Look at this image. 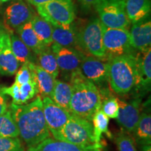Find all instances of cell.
<instances>
[{
    "label": "cell",
    "mask_w": 151,
    "mask_h": 151,
    "mask_svg": "<svg viewBox=\"0 0 151 151\" xmlns=\"http://www.w3.org/2000/svg\"><path fill=\"white\" fill-rule=\"evenodd\" d=\"M135 143L141 145L151 144V116L148 112H141L132 133Z\"/></svg>",
    "instance_id": "obj_20"
},
{
    "label": "cell",
    "mask_w": 151,
    "mask_h": 151,
    "mask_svg": "<svg viewBox=\"0 0 151 151\" xmlns=\"http://www.w3.org/2000/svg\"><path fill=\"white\" fill-rule=\"evenodd\" d=\"M11 46L12 51L19 63L24 64L26 62H35V58L32 55L31 50L21 41L18 36L10 35Z\"/></svg>",
    "instance_id": "obj_25"
},
{
    "label": "cell",
    "mask_w": 151,
    "mask_h": 151,
    "mask_svg": "<svg viewBox=\"0 0 151 151\" xmlns=\"http://www.w3.org/2000/svg\"><path fill=\"white\" fill-rule=\"evenodd\" d=\"M32 65V62H26L22 64V67L16 72V79H15L16 83L18 86H21L22 84L27 83L29 81L35 80V76Z\"/></svg>",
    "instance_id": "obj_30"
},
{
    "label": "cell",
    "mask_w": 151,
    "mask_h": 151,
    "mask_svg": "<svg viewBox=\"0 0 151 151\" xmlns=\"http://www.w3.org/2000/svg\"><path fill=\"white\" fill-rule=\"evenodd\" d=\"M52 37L54 43L62 47L78 50V48L80 47L78 41V30L76 29L73 24L68 28L55 27V26H52Z\"/></svg>",
    "instance_id": "obj_19"
},
{
    "label": "cell",
    "mask_w": 151,
    "mask_h": 151,
    "mask_svg": "<svg viewBox=\"0 0 151 151\" xmlns=\"http://www.w3.org/2000/svg\"><path fill=\"white\" fill-rule=\"evenodd\" d=\"M32 68L41 97H48L52 99L55 78L43 70L37 64L33 63Z\"/></svg>",
    "instance_id": "obj_22"
},
{
    "label": "cell",
    "mask_w": 151,
    "mask_h": 151,
    "mask_svg": "<svg viewBox=\"0 0 151 151\" xmlns=\"http://www.w3.org/2000/svg\"><path fill=\"white\" fill-rule=\"evenodd\" d=\"M72 96V86L70 83L56 80L52 99L58 106L70 113V102Z\"/></svg>",
    "instance_id": "obj_23"
},
{
    "label": "cell",
    "mask_w": 151,
    "mask_h": 151,
    "mask_svg": "<svg viewBox=\"0 0 151 151\" xmlns=\"http://www.w3.org/2000/svg\"><path fill=\"white\" fill-rule=\"evenodd\" d=\"M42 98L43 110L47 127L52 138L58 139L71 113L58 106L51 98Z\"/></svg>",
    "instance_id": "obj_9"
},
{
    "label": "cell",
    "mask_w": 151,
    "mask_h": 151,
    "mask_svg": "<svg viewBox=\"0 0 151 151\" xmlns=\"http://www.w3.org/2000/svg\"><path fill=\"white\" fill-rule=\"evenodd\" d=\"M19 35V38L24 44L29 48L31 51L35 52L36 55L39 54L42 50L48 46H45L39 40L37 35L34 31L31 21L26 22L16 29Z\"/></svg>",
    "instance_id": "obj_21"
},
{
    "label": "cell",
    "mask_w": 151,
    "mask_h": 151,
    "mask_svg": "<svg viewBox=\"0 0 151 151\" xmlns=\"http://www.w3.org/2000/svg\"><path fill=\"white\" fill-rule=\"evenodd\" d=\"M126 14L130 23L134 24L146 18L151 10L150 0H124Z\"/></svg>",
    "instance_id": "obj_18"
},
{
    "label": "cell",
    "mask_w": 151,
    "mask_h": 151,
    "mask_svg": "<svg viewBox=\"0 0 151 151\" xmlns=\"http://www.w3.org/2000/svg\"><path fill=\"white\" fill-rule=\"evenodd\" d=\"M1 0H0V4H1Z\"/></svg>",
    "instance_id": "obj_39"
},
{
    "label": "cell",
    "mask_w": 151,
    "mask_h": 151,
    "mask_svg": "<svg viewBox=\"0 0 151 151\" xmlns=\"http://www.w3.org/2000/svg\"><path fill=\"white\" fill-rule=\"evenodd\" d=\"M78 41L81 49L90 55L108 60L103 45V24L98 18L92 19L78 31Z\"/></svg>",
    "instance_id": "obj_6"
},
{
    "label": "cell",
    "mask_w": 151,
    "mask_h": 151,
    "mask_svg": "<svg viewBox=\"0 0 151 151\" xmlns=\"http://www.w3.org/2000/svg\"><path fill=\"white\" fill-rule=\"evenodd\" d=\"M103 45L106 58L132 54L130 33L127 29L109 28L103 25Z\"/></svg>",
    "instance_id": "obj_8"
},
{
    "label": "cell",
    "mask_w": 151,
    "mask_h": 151,
    "mask_svg": "<svg viewBox=\"0 0 151 151\" xmlns=\"http://www.w3.org/2000/svg\"><path fill=\"white\" fill-rule=\"evenodd\" d=\"M32 26L41 42L46 46H50L53 43L52 41V25L39 16H35L31 20Z\"/></svg>",
    "instance_id": "obj_24"
},
{
    "label": "cell",
    "mask_w": 151,
    "mask_h": 151,
    "mask_svg": "<svg viewBox=\"0 0 151 151\" xmlns=\"http://www.w3.org/2000/svg\"><path fill=\"white\" fill-rule=\"evenodd\" d=\"M11 116L18 128L19 136L28 147L35 146L51 137L47 127L43 110L42 98L37 97L29 103L9 106Z\"/></svg>",
    "instance_id": "obj_1"
},
{
    "label": "cell",
    "mask_w": 151,
    "mask_h": 151,
    "mask_svg": "<svg viewBox=\"0 0 151 151\" xmlns=\"http://www.w3.org/2000/svg\"><path fill=\"white\" fill-rule=\"evenodd\" d=\"M101 110L109 118L116 119L118 116V98L109 95V92H101Z\"/></svg>",
    "instance_id": "obj_29"
},
{
    "label": "cell",
    "mask_w": 151,
    "mask_h": 151,
    "mask_svg": "<svg viewBox=\"0 0 151 151\" xmlns=\"http://www.w3.org/2000/svg\"><path fill=\"white\" fill-rule=\"evenodd\" d=\"M8 98L6 94L4 93L1 90V86H0V116L3 115L8 111Z\"/></svg>",
    "instance_id": "obj_34"
},
{
    "label": "cell",
    "mask_w": 151,
    "mask_h": 151,
    "mask_svg": "<svg viewBox=\"0 0 151 151\" xmlns=\"http://www.w3.org/2000/svg\"><path fill=\"white\" fill-rule=\"evenodd\" d=\"M11 1V0H1V2H6V1Z\"/></svg>",
    "instance_id": "obj_38"
},
{
    "label": "cell",
    "mask_w": 151,
    "mask_h": 151,
    "mask_svg": "<svg viewBox=\"0 0 151 151\" xmlns=\"http://www.w3.org/2000/svg\"><path fill=\"white\" fill-rule=\"evenodd\" d=\"M107 81L113 91L119 95L136 89L139 83L137 57L127 54L109 58Z\"/></svg>",
    "instance_id": "obj_3"
},
{
    "label": "cell",
    "mask_w": 151,
    "mask_h": 151,
    "mask_svg": "<svg viewBox=\"0 0 151 151\" xmlns=\"http://www.w3.org/2000/svg\"><path fill=\"white\" fill-rule=\"evenodd\" d=\"M0 151H24L18 137H0Z\"/></svg>",
    "instance_id": "obj_33"
},
{
    "label": "cell",
    "mask_w": 151,
    "mask_h": 151,
    "mask_svg": "<svg viewBox=\"0 0 151 151\" xmlns=\"http://www.w3.org/2000/svg\"><path fill=\"white\" fill-rule=\"evenodd\" d=\"M37 55L39 62L38 65L56 78L59 75L60 69L57 63L55 56L50 48L47 47Z\"/></svg>",
    "instance_id": "obj_26"
},
{
    "label": "cell",
    "mask_w": 151,
    "mask_h": 151,
    "mask_svg": "<svg viewBox=\"0 0 151 151\" xmlns=\"http://www.w3.org/2000/svg\"><path fill=\"white\" fill-rule=\"evenodd\" d=\"M58 140L82 146L95 144L92 122L71 113Z\"/></svg>",
    "instance_id": "obj_5"
},
{
    "label": "cell",
    "mask_w": 151,
    "mask_h": 151,
    "mask_svg": "<svg viewBox=\"0 0 151 151\" xmlns=\"http://www.w3.org/2000/svg\"><path fill=\"white\" fill-rule=\"evenodd\" d=\"M27 151H105L104 143L82 146L48 137L35 146L28 147Z\"/></svg>",
    "instance_id": "obj_14"
},
{
    "label": "cell",
    "mask_w": 151,
    "mask_h": 151,
    "mask_svg": "<svg viewBox=\"0 0 151 151\" xmlns=\"http://www.w3.org/2000/svg\"><path fill=\"white\" fill-rule=\"evenodd\" d=\"M118 151H137L135 141L129 134L121 132L115 138Z\"/></svg>",
    "instance_id": "obj_32"
},
{
    "label": "cell",
    "mask_w": 151,
    "mask_h": 151,
    "mask_svg": "<svg viewBox=\"0 0 151 151\" xmlns=\"http://www.w3.org/2000/svg\"><path fill=\"white\" fill-rule=\"evenodd\" d=\"M19 67L20 63L11 49L10 35L6 32H0V73L13 76L16 73Z\"/></svg>",
    "instance_id": "obj_15"
},
{
    "label": "cell",
    "mask_w": 151,
    "mask_h": 151,
    "mask_svg": "<svg viewBox=\"0 0 151 151\" xmlns=\"http://www.w3.org/2000/svg\"><path fill=\"white\" fill-rule=\"evenodd\" d=\"M29 2L34 6H35L36 7L38 6L48 2V1H53V0H27Z\"/></svg>",
    "instance_id": "obj_36"
},
{
    "label": "cell",
    "mask_w": 151,
    "mask_h": 151,
    "mask_svg": "<svg viewBox=\"0 0 151 151\" xmlns=\"http://www.w3.org/2000/svg\"><path fill=\"white\" fill-rule=\"evenodd\" d=\"M19 88L22 105L27 104L29 100L32 99L37 94L39 93L36 79L29 81L27 83L19 86Z\"/></svg>",
    "instance_id": "obj_31"
},
{
    "label": "cell",
    "mask_w": 151,
    "mask_h": 151,
    "mask_svg": "<svg viewBox=\"0 0 151 151\" xmlns=\"http://www.w3.org/2000/svg\"><path fill=\"white\" fill-rule=\"evenodd\" d=\"M50 49L55 56L59 69L70 74L79 69L81 62L86 56L81 50L60 46L54 43L50 46Z\"/></svg>",
    "instance_id": "obj_13"
},
{
    "label": "cell",
    "mask_w": 151,
    "mask_h": 151,
    "mask_svg": "<svg viewBox=\"0 0 151 151\" xmlns=\"http://www.w3.org/2000/svg\"><path fill=\"white\" fill-rule=\"evenodd\" d=\"M18 137V128L11 116V111L8 110L0 116V137L15 138Z\"/></svg>",
    "instance_id": "obj_28"
},
{
    "label": "cell",
    "mask_w": 151,
    "mask_h": 151,
    "mask_svg": "<svg viewBox=\"0 0 151 151\" xmlns=\"http://www.w3.org/2000/svg\"><path fill=\"white\" fill-rule=\"evenodd\" d=\"M35 15L29 6L22 0L11 4L6 9L4 16L5 27L9 35H12L17 29L26 22H30Z\"/></svg>",
    "instance_id": "obj_11"
},
{
    "label": "cell",
    "mask_w": 151,
    "mask_h": 151,
    "mask_svg": "<svg viewBox=\"0 0 151 151\" xmlns=\"http://www.w3.org/2000/svg\"><path fill=\"white\" fill-rule=\"evenodd\" d=\"M132 46L141 52L150 50L151 46V22L145 19L133 24L131 29Z\"/></svg>",
    "instance_id": "obj_16"
},
{
    "label": "cell",
    "mask_w": 151,
    "mask_h": 151,
    "mask_svg": "<svg viewBox=\"0 0 151 151\" xmlns=\"http://www.w3.org/2000/svg\"><path fill=\"white\" fill-rule=\"evenodd\" d=\"M99 0H79L83 6L86 9H89L92 6H94Z\"/></svg>",
    "instance_id": "obj_35"
},
{
    "label": "cell",
    "mask_w": 151,
    "mask_h": 151,
    "mask_svg": "<svg viewBox=\"0 0 151 151\" xmlns=\"http://www.w3.org/2000/svg\"><path fill=\"white\" fill-rule=\"evenodd\" d=\"M82 74L96 86H101L108 79V60L85 56L79 67Z\"/></svg>",
    "instance_id": "obj_12"
},
{
    "label": "cell",
    "mask_w": 151,
    "mask_h": 151,
    "mask_svg": "<svg viewBox=\"0 0 151 151\" xmlns=\"http://www.w3.org/2000/svg\"><path fill=\"white\" fill-rule=\"evenodd\" d=\"M94 8L99 15V20L105 27L127 29L129 26L124 0H99Z\"/></svg>",
    "instance_id": "obj_7"
},
{
    "label": "cell",
    "mask_w": 151,
    "mask_h": 151,
    "mask_svg": "<svg viewBox=\"0 0 151 151\" xmlns=\"http://www.w3.org/2000/svg\"><path fill=\"white\" fill-rule=\"evenodd\" d=\"M70 84L72 86L70 113L92 122L94 114L101 109L99 88L86 78L80 69L70 74Z\"/></svg>",
    "instance_id": "obj_2"
},
{
    "label": "cell",
    "mask_w": 151,
    "mask_h": 151,
    "mask_svg": "<svg viewBox=\"0 0 151 151\" xmlns=\"http://www.w3.org/2000/svg\"><path fill=\"white\" fill-rule=\"evenodd\" d=\"M92 122L93 125L94 136L96 143L101 142V135L103 134H106L108 137L112 138V134L109 130V118L102 112L101 109H99L94 114Z\"/></svg>",
    "instance_id": "obj_27"
},
{
    "label": "cell",
    "mask_w": 151,
    "mask_h": 151,
    "mask_svg": "<svg viewBox=\"0 0 151 151\" xmlns=\"http://www.w3.org/2000/svg\"><path fill=\"white\" fill-rule=\"evenodd\" d=\"M139 83L136 90L148 92L150 88L151 81V50L141 52L137 56Z\"/></svg>",
    "instance_id": "obj_17"
},
{
    "label": "cell",
    "mask_w": 151,
    "mask_h": 151,
    "mask_svg": "<svg viewBox=\"0 0 151 151\" xmlns=\"http://www.w3.org/2000/svg\"><path fill=\"white\" fill-rule=\"evenodd\" d=\"M118 103L119 108L117 122L122 131L132 134L141 113V99L137 97L127 101L118 98Z\"/></svg>",
    "instance_id": "obj_10"
},
{
    "label": "cell",
    "mask_w": 151,
    "mask_h": 151,
    "mask_svg": "<svg viewBox=\"0 0 151 151\" xmlns=\"http://www.w3.org/2000/svg\"><path fill=\"white\" fill-rule=\"evenodd\" d=\"M37 10L39 16L55 27H69L76 18L73 0H53L38 6Z\"/></svg>",
    "instance_id": "obj_4"
},
{
    "label": "cell",
    "mask_w": 151,
    "mask_h": 151,
    "mask_svg": "<svg viewBox=\"0 0 151 151\" xmlns=\"http://www.w3.org/2000/svg\"><path fill=\"white\" fill-rule=\"evenodd\" d=\"M141 151H151V146L150 145H143V146H141Z\"/></svg>",
    "instance_id": "obj_37"
}]
</instances>
